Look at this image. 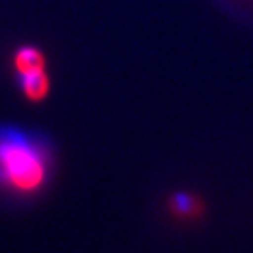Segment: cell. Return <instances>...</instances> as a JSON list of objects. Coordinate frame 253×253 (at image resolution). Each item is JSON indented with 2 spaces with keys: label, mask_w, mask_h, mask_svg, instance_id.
Instances as JSON below:
<instances>
[{
  "label": "cell",
  "mask_w": 253,
  "mask_h": 253,
  "mask_svg": "<svg viewBox=\"0 0 253 253\" xmlns=\"http://www.w3.org/2000/svg\"><path fill=\"white\" fill-rule=\"evenodd\" d=\"M53 150L46 137L16 125H0V186L36 194L49 178Z\"/></svg>",
  "instance_id": "obj_1"
},
{
  "label": "cell",
  "mask_w": 253,
  "mask_h": 253,
  "mask_svg": "<svg viewBox=\"0 0 253 253\" xmlns=\"http://www.w3.org/2000/svg\"><path fill=\"white\" fill-rule=\"evenodd\" d=\"M16 81L25 97L30 100H42L49 91V78H47L44 67L18 72Z\"/></svg>",
  "instance_id": "obj_2"
},
{
  "label": "cell",
  "mask_w": 253,
  "mask_h": 253,
  "mask_svg": "<svg viewBox=\"0 0 253 253\" xmlns=\"http://www.w3.org/2000/svg\"><path fill=\"white\" fill-rule=\"evenodd\" d=\"M46 65L44 55L34 46H21L14 55V67L16 72L32 71V69H39Z\"/></svg>",
  "instance_id": "obj_3"
},
{
  "label": "cell",
  "mask_w": 253,
  "mask_h": 253,
  "mask_svg": "<svg viewBox=\"0 0 253 253\" xmlns=\"http://www.w3.org/2000/svg\"><path fill=\"white\" fill-rule=\"evenodd\" d=\"M174 208H176V211H179L183 214H195L201 211L199 201H195L192 195L186 194H179L174 197Z\"/></svg>",
  "instance_id": "obj_4"
}]
</instances>
